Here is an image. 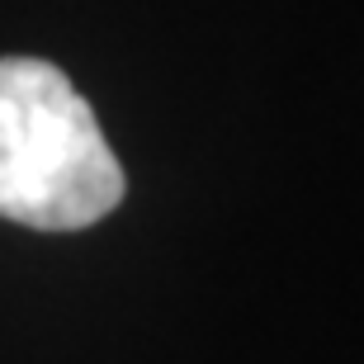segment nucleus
<instances>
[{
	"label": "nucleus",
	"instance_id": "obj_1",
	"mask_svg": "<svg viewBox=\"0 0 364 364\" xmlns=\"http://www.w3.org/2000/svg\"><path fill=\"white\" fill-rule=\"evenodd\" d=\"M128 194L90 100L43 57H0V218L33 232L105 223Z\"/></svg>",
	"mask_w": 364,
	"mask_h": 364
}]
</instances>
